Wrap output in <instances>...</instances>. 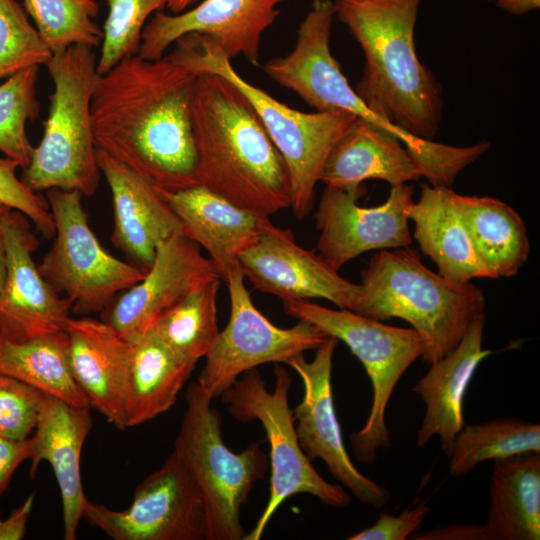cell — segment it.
I'll return each mask as SVG.
<instances>
[{
  "label": "cell",
  "mask_w": 540,
  "mask_h": 540,
  "mask_svg": "<svg viewBox=\"0 0 540 540\" xmlns=\"http://www.w3.org/2000/svg\"><path fill=\"white\" fill-rule=\"evenodd\" d=\"M196 78L166 55L137 54L99 75L91 100L96 149L159 190L199 185L191 121Z\"/></svg>",
  "instance_id": "cell-1"
},
{
  "label": "cell",
  "mask_w": 540,
  "mask_h": 540,
  "mask_svg": "<svg viewBox=\"0 0 540 540\" xmlns=\"http://www.w3.org/2000/svg\"><path fill=\"white\" fill-rule=\"evenodd\" d=\"M191 121L199 185L264 217L291 207L287 165L235 85L214 73H198Z\"/></svg>",
  "instance_id": "cell-2"
},
{
  "label": "cell",
  "mask_w": 540,
  "mask_h": 540,
  "mask_svg": "<svg viewBox=\"0 0 540 540\" xmlns=\"http://www.w3.org/2000/svg\"><path fill=\"white\" fill-rule=\"evenodd\" d=\"M421 0L334 1L336 16L361 46L365 65L356 93L381 120L432 139L442 118V90L416 53Z\"/></svg>",
  "instance_id": "cell-3"
},
{
  "label": "cell",
  "mask_w": 540,
  "mask_h": 540,
  "mask_svg": "<svg viewBox=\"0 0 540 540\" xmlns=\"http://www.w3.org/2000/svg\"><path fill=\"white\" fill-rule=\"evenodd\" d=\"M358 285L352 311L378 321L408 322L422 341L421 358L429 365L457 347L486 306L479 287L433 272L409 246L372 256Z\"/></svg>",
  "instance_id": "cell-4"
},
{
  "label": "cell",
  "mask_w": 540,
  "mask_h": 540,
  "mask_svg": "<svg viewBox=\"0 0 540 540\" xmlns=\"http://www.w3.org/2000/svg\"><path fill=\"white\" fill-rule=\"evenodd\" d=\"M167 57L195 74L226 78L247 98L287 165L290 208L297 219H304L314 206L315 187L331 149L357 116L342 110L305 113L288 107L243 79L231 58L204 34L183 35Z\"/></svg>",
  "instance_id": "cell-5"
},
{
  "label": "cell",
  "mask_w": 540,
  "mask_h": 540,
  "mask_svg": "<svg viewBox=\"0 0 540 540\" xmlns=\"http://www.w3.org/2000/svg\"><path fill=\"white\" fill-rule=\"evenodd\" d=\"M54 84L42 139L21 180L34 192L51 189L95 194L100 182L91 100L99 77L92 48L73 45L46 64Z\"/></svg>",
  "instance_id": "cell-6"
},
{
  "label": "cell",
  "mask_w": 540,
  "mask_h": 540,
  "mask_svg": "<svg viewBox=\"0 0 540 540\" xmlns=\"http://www.w3.org/2000/svg\"><path fill=\"white\" fill-rule=\"evenodd\" d=\"M186 410L174 442L201 494L206 516L207 540H242L241 508L254 484L268 469L260 442L241 452L231 451L222 438V420L211 406L212 398L198 382L186 391Z\"/></svg>",
  "instance_id": "cell-7"
},
{
  "label": "cell",
  "mask_w": 540,
  "mask_h": 540,
  "mask_svg": "<svg viewBox=\"0 0 540 540\" xmlns=\"http://www.w3.org/2000/svg\"><path fill=\"white\" fill-rule=\"evenodd\" d=\"M274 376L275 385L270 392L261 373L256 368L250 369L220 396L236 420L259 421L270 445L268 501L244 540L260 539L276 510L296 494H310L324 505L339 508L348 506L351 501L344 487L327 482L301 449L288 400L290 375L285 367L276 364Z\"/></svg>",
  "instance_id": "cell-8"
},
{
  "label": "cell",
  "mask_w": 540,
  "mask_h": 540,
  "mask_svg": "<svg viewBox=\"0 0 540 540\" xmlns=\"http://www.w3.org/2000/svg\"><path fill=\"white\" fill-rule=\"evenodd\" d=\"M283 308L344 342L362 363L372 384V405L364 426L350 434V442L359 461L373 463L378 451L390 446L386 408L398 381L422 355L419 335L412 328L386 325L349 309H331L308 300L283 301Z\"/></svg>",
  "instance_id": "cell-9"
},
{
  "label": "cell",
  "mask_w": 540,
  "mask_h": 540,
  "mask_svg": "<svg viewBox=\"0 0 540 540\" xmlns=\"http://www.w3.org/2000/svg\"><path fill=\"white\" fill-rule=\"evenodd\" d=\"M76 190L51 189L46 199L54 220L51 248L37 265L50 287L67 298L78 315L102 313L146 269L107 252L89 226Z\"/></svg>",
  "instance_id": "cell-10"
},
{
  "label": "cell",
  "mask_w": 540,
  "mask_h": 540,
  "mask_svg": "<svg viewBox=\"0 0 540 540\" xmlns=\"http://www.w3.org/2000/svg\"><path fill=\"white\" fill-rule=\"evenodd\" d=\"M225 282L230 300L228 323L205 357L197 380L212 399L220 397L244 372L265 363L285 364L318 348L328 337L302 320L289 328L274 325L253 304L241 268Z\"/></svg>",
  "instance_id": "cell-11"
},
{
  "label": "cell",
  "mask_w": 540,
  "mask_h": 540,
  "mask_svg": "<svg viewBox=\"0 0 540 540\" xmlns=\"http://www.w3.org/2000/svg\"><path fill=\"white\" fill-rule=\"evenodd\" d=\"M83 519L114 540H207L201 494L174 452L136 487L129 507L87 499Z\"/></svg>",
  "instance_id": "cell-12"
},
{
  "label": "cell",
  "mask_w": 540,
  "mask_h": 540,
  "mask_svg": "<svg viewBox=\"0 0 540 540\" xmlns=\"http://www.w3.org/2000/svg\"><path fill=\"white\" fill-rule=\"evenodd\" d=\"M337 339L328 336L316 348L313 360L303 354L285 364L301 378L304 395L292 409L295 429L301 449L309 460L321 459L331 475L361 503L375 509L384 507L390 492L363 475L353 464L344 445L332 394V364Z\"/></svg>",
  "instance_id": "cell-13"
},
{
  "label": "cell",
  "mask_w": 540,
  "mask_h": 540,
  "mask_svg": "<svg viewBox=\"0 0 540 540\" xmlns=\"http://www.w3.org/2000/svg\"><path fill=\"white\" fill-rule=\"evenodd\" d=\"M335 3L313 0L297 29V41L285 56L269 59L266 74L279 85L294 91L317 112L347 111L357 117L393 130L404 141V132L378 118L350 86L330 50ZM401 141V142H402Z\"/></svg>",
  "instance_id": "cell-14"
},
{
  "label": "cell",
  "mask_w": 540,
  "mask_h": 540,
  "mask_svg": "<svg viewBox=\"0 0 540 540\" xmlns=\"http://www.w3.org/2000/svg\"><path fill=\"white\" fill-rule=\"evenodd\" d=\"M364 193L363 186H325L314 214L318 255L336 271L366 251L412 244L407 217L412 186H392L387 200L373 207L357 203Z\"/></svg>",
  "instance_id": "cell-15"
},
{
  "label": "cell",
  "mask_w": 540,
  "mask_h": 540,
  "mask_svg": "<svg viewBox=\"0 0 540 540\" xmlns=\"http://www.w3.org/2000/svg\"><path fill=\"white\" fill-rule=\"evenodd\" d=\"M31 221L10 210L3 224L6 276L0 291V334L27 341L66 331L72 305L45 281L33 260L39 246Z\"/></svg>",
  "instance_id": "cell-16"
},
{
  "label": "cell",
  "mask_w": 540,
  "mask_h": 540,
  "mask_svg": "<svg viewBox=\"0 0 540 540\" xmlns=\"http://www.w3.org/2000/svg\"><path fill=\"white\" fill-rule=\"evenodd\" d=\"M239 264L255 289L282 301L322 298L340 309L354 307L359 285L340 276L318 254L297 244L290 230L269 219Z\"/></svg>",
  "instance_id": "cell-17"
},
{
  "label": "cell",
  "mask_w": 540,
  "mask_h": 540,
  "mask_svg": "<svg viewBox=\"0 0 540 540\" xmlns=\"http://www.w3.org/2000/svg\"><path fill=\"white\" fill-rule=\"evenodd\" d=\"M219 278L200 247L183 234L157 249L145 276L123 291L101 313L124 339L133 343L168 310L205 283Z\"/></svg>",
  "instance_id": "cell-18"
},
{
  "label": "cell",
  "mask_w": 540,
  "mask_h": 540,
  "mask_svg": "<svg viewBox=\"0 0 540 540\" xmlns=\"http://www.w3.org/2000/svg\"><path fill=\"white\" fill-rule=\"evenodd\" d=\"M284 0H203L178 13L156 12L144 26L137 55L158 60L177 39L189 33L210 37L230 57L258 65L263 33L279 16Z\"/></svg>",
  "instance_id": "cell-19"
},
{
  "label": "cell",
  "mask_w": 540,
  "mask_h": 540,
  "mask_svg": "<svg viewBox=\"0 0 540 540\" xmlns=\"http://www.w3.org/2000/svg\"><path fill=\"white\" fill-rule=\"evenodd\" d=\"M96 157L112 194V243L147 270L159 246L183 234L182 224L157 188L105 152L96 149Z\"/></svg>",
  "instance_id": "cell-20"
},
{
  "label": "cell",
  "mask_w": 540,
  "mask_h": 540,
  "mask_svg": "<svg viewBox=\"0 0 540 540\" xmlns=\"http://www.w3.org/2000/svg\"><path fill=\"white\" fill-rule=\"evenodd\" d=\"M66 332L70 370L90 408L125 430L131 343L109 323L89 316L71 317Z\"/></svg>",
  "instance_id": "cell-21"
},
{
  "label": "cell",
  "mask_w": 540,
  "mask_h": 540,
  "mask_svg": "<svg viewBox=\"0 0 540 540\" xmlns=\"http://www.w3.org/2000/svg\"><path fill=\"white\" fill-rule=\"evenodd\" d=\"M93 426L91 409L76 407L47 395L35 428L28 437L29 476L34 479L42 461L54 472L62 507L65 540H75L87 501L80 473L84 442Z\"/></svg>",
  "instance_id": "cell-22"
},
{
  "label": "cell",
  "mask_w": 540,
  "mask_h": 540,
  "mask_svg": "<svg viewBox=\"0 0 540 540\" xmlns=\"http://www.w3.org/2000/svg\"><path fill=\"white\" fill-rule=\"evenodd\" d=\"M159 191L178 216L183 234L207 251L223 281L240 268L241 254L256 241L269 219L237 207L201 185Z\"/></svg>",
  "instance_id": "cell-23"
},
{
  "label": "cell",
  "mask_w": 540,
  "mask_h": 540,
  "mask_svg": "<svg viewBox=\"0 0 540 540\" xmlns=\"http://www.w3.org/2000/svg\"><path fill=\"white\" fill-rule=\"evenodd\" d=\"M484 326L485 315L481 313L471 321L457 347L430 364L428 372L412 387L426 408L416 437L419 447L437 436L444 453L450 454L456 435L465 426L467 387L481 361L493 353L482 347Z\"/></svg>",
  "instance_id": "cell-24"
},
{
  "label": "cell",
  "mask_w": 540,
  "mask_h": 540,
  "mask_svg": "<svg viewBox=\"0 0 540 540\" xmlns=\"http://www.w3.org/2000/svg\"><path fill=\"white\" fill-rule=\"evenodd\" d=\"M422 178L421 172L393 130L357 117L331 149L321 171L325 186L356 188L368 179L391 187Z\"/></svg>",
  "instance_id": "cell-25"
},
{
  "label": "cell",
  "mask_w": 540,
  "mask_h": 540,
  "mask_svg": "<svg viewBox=\"0 0 540 540\" xmlns=\"http://www.w3.org/2000/svg\"><path fill=\"white\" fill-rule=\"evenodd\" d=\"M414 237L438 273L456 282L490 278L474 248L450 188L421 186L420 198L407 209Z\"/></svg>",
  "instance_id": "cell-26"
},
{
  "label": "cell",
  "mask_w": 540,
  "mask_h": 540,
  "mask_svg": "<svg viewBox=\"0 0 540 540\" xmlns=\"http://www.w3.org/2000/svg\"><path fill=\"white\" fill-rule=\"evenodd\" d=\"M488 540L540 539V453L493 460Z\"/></svg>",
  "instance_id": "cell-27"
},
{
  "label": "cell",
  "mask_w": 540,
  "mask_h": 540,
  "mask_svg": "<svg viewBox=\"0 0 540 540\" xmlns=\"http://www.w3.org/2000/svg\"><path fill=\"white\" fill-rule=\"evenodd\" d=\"M454 201L477 255L492 279L515 276L530 254L527 229L519 213L489 196L454 192Z\"/></svg>",
  "instance_id": "cell-28"
},
{
  "label": "cell",
  "mask_w": 540,
  "mask_h": 540,
  "mask_svg": "<svg viewBox=\"0 0 540 540\" xmlns=\"http://www.w3.org/2000/svg\"><path fill=\"white\" fill-rule=\"evenodd\" d=\"M193 369L182 364L152 327L131 343L126 428L169 410Z\"/></svg>",
  "instance_id": "cell-29"
},
{
  "label": "cell",
  "mask_w": 540,
  "mask_h": 540,
  "mask_svg": "<svg viewBox=\"0 0 540 540\" xmlns=\"http://www.w3.org/2000/svg\"><path fill=\"white\" fill-rule=\"evenodd\" d=\"M68 345L66 331L21 342L0 334V373L73 406L90 408L72 376Z\"/></svg>",
  "instance_id": "cell-30"
},
{
  "label": "cell",
  "mask_w": 540,
  "mask_h": 540,
  "mask_svg": "<svg viewBox=\"0 0 540 540\" xmlns=\"http://www.w3.org/2000/svg\"><path fill=\"white\" fill-rule=\"evenodd\" d=\"M220 280L213 279L194 290L153 326L178 360L191 369L207 356L220 332L217 323Z\"/></svg>",
  "instance_id": "cell-31"
},
{
  "label": "cell",
  "mask_w": 540,
  "mask_h": 540,
  "mask_svg": "<svg viewBox=\"0 0 540 540\" xmlns=\"http://www.w3.org/2000/svg\"><path fill=\"white\" fill-rule=\"evenodd\" d=\"M540 453V425L518 418H497L465 425L456 435L448 457L451 476L462 477L487 460Z\"/></svg>",
  "instance_id": "cell-32"
},
{
  "label": "cell",
  "mask_w": 540,
  "mask_h": 540,
  "mask_svg": "<svg viewBox=\"0 0 540 540\" xmlns=\"http://www.w3.org/2000/svg\"><path fill=\"white\" fill-rule=\"evenodd\" d=\"M24 6L52 54L102 43L103 30L93 21L98 14L94 0H24Z\"/></svg>",
  "instance_id": "cell-33"
},
{
  "label": "cell",
  "mask_w": 540,
  "mask_h": 540,
  "mask_svg": "<svg viewBox=\"0 0 540 540\" xmlns=\"http://www.w3.org/2000/svg\"><path fill=\"white\" fill-rule=\"evenodd\" d=\"M39 67L25 69L0 84V152L25 169L34 146L26 131L39 112L36 84Z\"/></svg>",
  "instance_id": "cell-34"
},
{
  "label": "cell",
  "mask_w": 540,
  "mask_h": 540,
  "mask_svg": "<svg viewBox=\"0 0 540 540\" xmlns=\"http://www.w3.org/2000/svg\"><path fill=\"white\" fill-rule=\"evenodd\" d=\"M109 11L103 27L99 75L138 53L148 17L167 6L168 0H105Z\"/></svg>",
  "instance_id": "cell-35"
},
{
  "label": "cell",
  "mask_w": 540,
  "mask_h": 540,
  "mask_svg": "<svg viewBox=\"0 0 540 540\" xmlns=\"http://www.w3.org/2000/svg\"><path fill=\"white\" fill-rule=\"evenodd\" d=\"M52 52L16 0H0V80L46 65Z\"/></svg>",
  "instance_id": "cell-36"
},
{
  "label": "cell",
  "mask_w": 540,
  "mask_h": 540,
  "mask_svg": "<svg viewBox=\"0 0 540 540\" xmlns=\"http://www.w3.org/2000/svg\"><path fill=\"white\" fill-rule=\"evenodd\" d=\"M432 187L450 188L458 174L490 148L487 140L466 147L448 146L417 136L404 145Z\"/></svg>",
  "instance_id": "cell-37"
},
{
  "label": "cell",
  "mask_w": 540,
  "mask_h": 540,
  "mask_svg": "<svg viewBox=\"0 0 540 540\" xmlns=\"http://www.w3.org/2000/svg\"><path fill=\"white\" fill-rule=\"evenodd\" d=\"M47 394L0 373V435L25 440L33 432Z\"/></svg>",
  "instance_id": "cell-38"
},
{
  "label": "cell",
  "mask_w": 540,
  "mask_h": 540,
  "mask_svg": "<svg viewBox=\"0 0 540 540\" xmlns=\"http://www.w3.org/2000/svg\"><path fill=\"white\" fill-rule=\"evenodd\" d=\"M19 165L0 157V203L23 213L46 239L55 234L54 220L46 197L31 190L16 175Z\"/></svg>",
  "instance_id": "cell-39"
},
{
  "label": "cell",
  "mask_w": 540,
  "mask_h": 540,
  "mask_svg": "<svg viewBox=\"0 0 540 540\" xmlns=\"http://www.w3.org/2000/svg\"><path fill=\"white\" fill-rule=\"evenodd\" d=\"M430 507L426 502L404 510L400 515L395 516L388 513H381L377 521L350 537L349 540H404L416 531L424 521Z\"/></svg>",
  "instance_id": "cell-40"
},
{
  "label": "cell",
  "mask_w": 540,
  "mask_h": 540,
  "mask_svg": "<svg viewBox=\"0 0 540 540\" xmlns=\"http://www.w3.org/2000/svg\"><path fill=\"white\" fill-rule=\"evenodd\" d=\"M28 438L15 440L0 435V497L7 491L17 468L29 460Z\"/></svg>",
  "instance_id": "cell-41"
},
{
  "label": "cell",
  "mask_w": 540,
  "mask_h": 540,
  "mask_svg": "<svg viewBox=\"0 0 540 540\" xmlns=\"http://www.w3.org/2000/svg\"><path fill=\"white\" fill-rule=\"evenodd\" d=\"M34 500L35 494L32 493L4 519L0 512V540H21L24 538Z\"/></svg>",
  "instance_id": "cell-42"
},
{
  "label": "cell",
  "mask_w": 540,
  "mask_h": 540,
  "mask_svg": "<svg viewBox=\"0 0 540 540\" xmlns=\"http://www.w3.org/2000/svg\"><path fill=\"white\" fill-rule=\"evenodd\" d=\"M416 540H488L484 526L453 525L417 534Z\"/></svg>",
  "instance_id": "cell-43"
},
{
  "label": "cell",
  "mask_w": 540,
  "mask_h": 540,
  "mask_svg": "<svg viewBox=\"0 0 540 540\" xmlns=\"http://www.w3.org/2000/svg\"><path fill=\"white\" fill-rule=\"evenodd\" d=\"M500 9L512 14L523 15L540 7V0H488Z\"/></svg>",
  "instance_id": "cell-44"
},
{
  "label": "cell",
  "mask_w": 540,
  "mask_h": 540,
  "mask_svg": "<svg viewBox=\"0 0 540 540\" xmlns=\"http://www.w3.org/2000/svg\"><path fill=\"white\" fill-rule=\"evenodd\" d=\"M10 210L12 209L0 203V291L2 289L6 276V247L3 224Z\"/></svg>",
  "instance_id": "cell-45"
},
{
  "label": "cell",
  "mask_w": 540,
  "mask_h": 540,
  "mask_svg": "<svg viewBox=\"0 0 540 540\" xmlns=\"http://www.w3.org/2000/svg\"><path fill=\"white\" fill-rule=\"evenodd\" d=\"M198 0H168L167 7L173 14L186 11V9Z\"/></svg>",
  "instance_id": "cell-46"
},
{
  "label": "cell",
  "mask_w": 540,
  "mask_h": 540,
  "mask_svg": "<svg viewBox=\"0 0 540 540\" xmlns=\"http://www.w3.org/2000/svg\"><path fill=\"white\" fill-rule=\"evenodd\" d=\"M336 1H345V2H375V1H382V0H336Z\"/></svg>",
  "instance_id": "cell-47"
}]
</instances>
